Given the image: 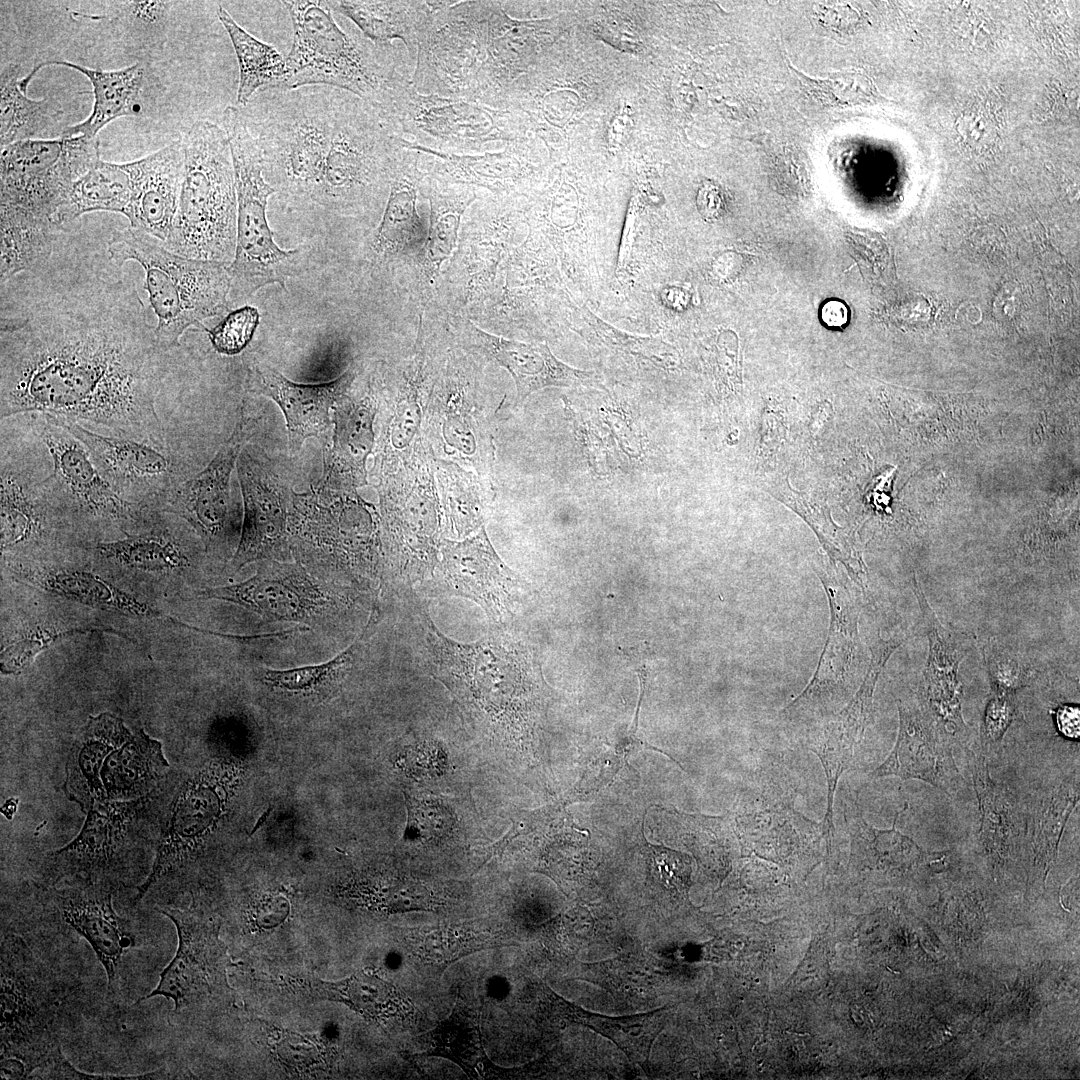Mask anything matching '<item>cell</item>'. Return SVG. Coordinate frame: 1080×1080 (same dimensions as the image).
Returning <instances> with one entry per match:
<instances>
[{
	"instance_id": "cell-1",
	"label": "cell",
	"mask_w": 1080,
	"mask_h": 1080,
	"mask_svg": "<svg viewBox=\"0 0 1080 1080\" xmlns=\"http://www.w3.org/2000/svg\"><path fill=\"white\" fill-rule=\"evenodd\" d=\"M0 418L42 413L185 455L163 403L167 350L115 272L32 269L1 284Z\"/></svg>"
},
{
	"instance_id": "cell-2",
	"label": "cell",
	"mask_w": 1080,
	"mask_h": 1080,
	"mask_svg": "<svg viewBox=\"0 0 1080 1080\" xmlns=\"http://www.w3.org/2000/svg\"><path fill=\"white\" fill-rule=\"evenodd\" d=\"M417 608L426 659L436 677L475 718L492 727L520 725L534 701V665L526 648L501 633L468 644L454 641Z\"/></svg>"
},
{
	"instance_id": "cell-3",
	"label": "cell",
	"mask_w": 1080,
	"mask_h": 1080,
	"mask_svg": "<svg viewBox=\"0 0 1080 1080\" xmlns=\"http://www.w3.org/2000/svg\"><path fill=\"white\" fill-rule=\"evenodd\" d=\"M293 28L280 90L328 86L377 106L394 82L411 73L410 63L392 44L378 45L362 33L352 36L334 20L327 1H282Z\"/></svg>"
},
{
	"instance_id": "cell-4",
	"label": "cell",
	"mask_w": 1080,
	"mask_h": 1080,
	"mask_svg": "<svg viewBox=\"0 0 1080 1080\" xmlns=\"http://www.w3.org/2000/svg\"><path fill=\"white\" fill-rule=\"evenodd\" d=\"M533 31L527 22L512 19L502 1H455L441 15L434 49L463 98L504 109Z\"/></svg>"
},
{
	"instance_id": "cell-5",
	"label": "cell",
	"mask_w": 1080,
	"mask_h": 1080,
	"mask_svg": "<svg viewBox=\"0 0 1080 1080\" xmlns=\"http://www.w3.org/2000/svg\"><path fill=\"white\" fill-rule=\"evenodd\" d=\"M185 155L179 203L164 243L183 257L227 263L237 240V195L228 137L207 120L181 137Z\"/></svg>"
},
{
	"instance_id": "cell-6",
	"label": "cell",
	"mask_w": 1080,
	"mask_h": 1080,
	"mask_svg": "<svg viewBox=\"0 0 1080 1080\" xmlns=\"http://www.w3.org/2000/svg\"><path fill=\"white\" fill-rule=\"evenodd\" d=\"M157 240L129 226L113 233L108 254L120 267L132 260L143 268L144 288L158 319L155 334L169 351L190 326L227 312L232 279L229 264L183 257Z\"/></svg>"
},
{
	"instance_id": "cell-7",
	"label": "cell",
	"mask_w": 1080,
	"mask_h": 1080,
	"mask_svg": "<svg viewBox=\"0 0 1080 1080\" xmlns=\"http://www.w3.org/2000/svg\"><path fill=\"white\" fill-rule=\"evenodd\" d=\"M52 458L33 430L28 414L1 419V554L33 556L53 548L70 527L43 480Z\"/></svg>"
},
{
	"instance_id": "cell-8",
	"label": "cell",
	"mask_w": 1080,
	"mask_h": 1080,
	"mask_svg": "<svg viewBox=\"0 0 1080 1080\" xmlns=\"http://www.w3.org/2000/svg\"><path fill=\"white\" fill-rule=\"evenodd\" d=\"M232 155L237 195V240L229 272L232 287L251 296L263 286L278 283L285 289L287 279L301 272L302 249L282 250L273 240L266 208L275 190L266 181L259 147L238 106L222 113Z\"/></svg>"
},
{
	"instance_id": "cell-9",
	"label": "cell",
	"mask_w": 1080,
	"mask_h": 1080,
	"mask_svg": "<svg viewBox=\"0 0 1080 1080\" xmlns=\"http://www.w3.org/2000/svg\"><path fill=\"white\" fill-rule=\"evenodd\" d=\"M20 939L6 938L1 950V1076L30 1078L61 1055L56 1035L64 998L60 985Z\"/></svg>"
},
{
	"instance_id": "cell-10",
	"label": "cell",
	"mask_w": 1080,
	"mask_h": 1080,
	"mask_svg": "<svg viewBox=\"0 0 1080 1080\" xmlns=\"http://www.w3.org/2000/svg\"><path fill=\"white\" fill-rule=\"evenodd\" d=\"M99 159L98 138L84 135L2 148L0 223L61 230L58 213L70 184Z\"/></svg>"
},
{
	"instance_id": "cell-11",
	"label": "cell",
	"mask_w": 1080,
	"mask_h": 1080,
	"mask_svg": "<svg viewBox=\"0 0 1080 1080\" xmlns=\"http://www.w3.org/2000/svg\"><path fill=\"white\" fill-rule=\"evenodd\" d=\"M400 138L429 150L474 154L512 140L514 117L506 109L474 101L419 93L412 74L401 76L375 107Z\"/></svg>"
},
{
	"instance_id": "cell-12",
	"label": "cell",
	"mask_w": 1080,
	"mask_h": 1080,
	"mask_svg": "<svg viewBox=\"0 0 1080 1080\" xmlns=\"http://www.w3.org/2000/svg\"><path fill=\"white\" fill-rule=\"evenodd\" d=\"M428 442L406 464L377 480L383 547L389 564L407 580L433 574L443 541V515Z\"/></svg>"
},
{
	"instance_id": "cell-13",
	"label": "cell",
	"mask_w": 1080,
	"mask_h": 1080,
	"mask_svg": "<svg viewBox=\"0 0 1080 1080\" xmlns=\"http://www.w3.org/2000/svg\"><path fill=\"white\" fill-rule=\"evenodd\" d=\"M381 517L357 491L312 486L292 492L289 509L291 550L300 557L372 573L379 563Z\"/></svg>"
},
{
	"instance_id": "cell-14",
	"label": "cell",
	"mask_w": 1080,
	"mask_h": 1080,
	"mask_svg": "<svg viewBox=\"0 0 1080 1080\" xmlns=\"http://www.w3.org/2000/svg\"><path fill=\"white\" fill-rule=\"evenodd\" d=\"M27 414L52 458V473L43 484L71 526L97 530L114 527L124 534L144 522L151 509L121 498L78 438L51 415Z\"/></svg>"
},
{
	"instance_id": "cell-15",
	"label": "cell",
	"mask_w": 1080,
	"mask_h": 1080,
	"mask_svg": "<svg viewBox=\"0 0 1080 1080\" xmlns=\"http://www.w3.org/2000/svg\"><path fill=\"white\" fill-rule=\"evenodd\" d=\"M55 419L86 446L115 492L134 505L161 511L171 492L193 476L188 457L149 443L98 434L69 420Z\"/></svg>"
},
{
	"instance_id": "cell-16",
	"label": "cell",
	"mask_w": 1080,
	"mask_h": 1080,
	"mask_svg": "<svg viewBox=\"0 0 1080 1080\" xmlns=\"http://www.w3.org/2000/svg\"><path fill=\"white\" fill-rule=\"evenodd\" d=\"M177 929L178 948L158 985L137 1004L156 996L174 1002L175 1011L210 1004L230 990V959L219 937L220 922L196 910L162 908Z\"/></svg>"
},
{
	"instance_id": "cell-17",
	"label": "cell",
	"mask_w": 1080,
	"mask_h": 1080,
	"mask_svg": "<svg viewBox=\"0 0 1080 1080\" xmlns=\"http://www.w3.org/2000/svg\"><path fill=\"white\" fill-rule=\"evenodd\" d=\"M256 421L245 416L244 408L229 438L199 473L177 486L167 498L162 512L183 519L196 533L207 552L227 555L235 529L230 497V479L238 456L252 436Z\"/></svg>"
},
{
	"instance_id": "cell-18",
	"label": "cell",
	"mask_w": 1080,
	"mask_h": 1080,
	"mask_svg": "<svg viewBox=\"0 0 1080 1080\" xmlns=\"http://www.w3.org/2000/svg\"><path fill=\"white\" fill-rule=\"evenodd\" d=\"M260 562L252 577L230 585L205 588L200 595L204 599L241 606L269 621L304 626L322 623L337 611L335 595L300 562Z\"/></svg>"
},
{
	"instance_id": "cell-19",
	"label": "cell",
	"mask_w": 1080,
	"mask_h": 1080,
	"mask_svg": "<svg viewBox=\"0 0 1080 1080\" xmlns=\"http://www.w3.org/2000/svg\"><path fill=\"white\" fill-rule=\"evenodd\" d=\"M236 469L244 515L230 567L236 572L255 561H286L291 551L288 524L293 490L256 446L243 447Z\"/></svg>"
},
{
	"instance_id": "cell-20",
	"label": "cell",
	"mask_w": 1080,
	"mask_h": 1080,
	"mask_svg": "<svg viewBox=\"0 0 1080 1080\" xmlns=\"http://www.w3.org/2000/svg\"><path fill=\"white\" fill-rule=\"evenodd\" d=\"M446 373L430 392L424 437L435 459L464 464L488 485L494 447L487 416L479 405L475 387L463 382L453 366Z\"/></svg>"
},
{
	"instance_id": "cell-21",
	"label": "cell",
	"mask_w": 1080,
	"mask_h": 1080,
	"mask_svg": "<svg viewBox=\"0 0 1080 1080\" xmlns=\"http://www.w3.org/2000/svg\"><path fill=\"white\" fill-rule=\"evenodd\" d=\"M432 575L439 590L476 602L494 623L511 615L524 588L493 548L484 526L461 541L444 538Z\"/></svg>"
},
{
	"instance_id": "cell-22",
	"label": "cell",
	"mask_w": 1080,
	"mask_h": 1080,
	"mask_svg": "<svg viewBox=\"0 0 1080 1080\" xmlns=\"http://www.w3.org/2000/svg\"><path fill=\"white\" fill-rule=\"evenodd\" d=\"M51 891L61 920L82 936L102 964L109 989L115 991L123 957L134 946L129 922L113 907L105 881L75 875Z\"/></svg>"
},
{
	"instance_id": "cell-23",
	"label": "cell",
	"mask_w": 1080,
	"mask_h": 1080,
	"mask_svg": "<svg viewBox=\"0 0 1080 1080\" xmlns=\"http://www.w3.org/2000/svg\"><path fill=\"white\" fill-rule=\"evenodd\" d=\"M899 730L888 757L871 779L897 776L924 781L951 796L961 781L952 752L951 736L936 721L926 703L899 700Z\"/></svg>"
},
{
	"instance_id": "cell-24",
	"label": "cell",
	"mask_w": 1080,
	"mask_h": 1080,
	"mask_svg": "<svg viewBox=\"0 0 1080 1080\" xmlns=\"http://www.w3.org/2000/svg\"><path fill=\"white\" fill-rule=\"evenodd\" d=\"M817 575L830 606V625L818 666L805 689L783 710L800 711L830 707L843 697L858 645V607L848 586L836 573L819 570Z\"/></svg>"
},
{
	"instance_id": "cell-25",
	"label": "cell",
	"mask_w": 1080,
	"mask_h": 1080,
	"mask_svg": "<svg viewBox=\"0 0 1080 1080\" xmlns=\"http://www.w3.org/2000/svg\"><path fill=\"white\" fill-rule=\"evenodd\" d=\"M2 560L5 569L19 582L92 607L180 624V621L163 615L82 564L67 561V557L44 553V556H4Z\"/></svg>"
},
{
	"instance_id": "cell-26",
	"label": "cell",
	"mask_w": 1080,
	"mask_h": 1080,
	"mask_svg": "<svg viewBox=\"0 0 1080 1080\" xmlns=\"http://www.w3.org/2000/svg\"><path fill=\"white\" fill-rule=\"evenodd\" d=\"M355 367L338 378L321 384L295 383L272 367L255 362L247 368L246 387L251 393L272 399L281 409L288 429L291 454L306 439L320 437L330 426V410L352 388Z\"/></svg>"
},
{
	"instance_id": "cell-27",
	"label": "cell",
	"mask_w": 1080,
	"mask_h": 1080,
	"mask_svg": "<svg viewBox=\"0 0 1080 1080\" xmlns=\"http://www.w3.org/2000/svg\"><path fill=\"white\" fill-rule=\"evenodd\" d=\"M380 402L379 392L370 383L367 391H349L335 404L332 445L324 453L318 486L356 491L368 484L366 461L375 446L373 426Z\"/></svg>"
},
{
	"instance_id": "cell-28",
	"label": "cell",
	"mask_w": 1080,
	"mask_h": 1080,
	"mask_svg": "<svg viewBox=\"0 0 1080 1080\" xmlns=\"http://www.w3.org/2000/svg\"><path fill=\"white\" fill-rule=\"evenodd\" d=\"M168 513L150 510L145 521L124 537L86 546L106 564L145 573L174 574L190 570L198 547L172 521Z\"/></svg>"
},
{
	"instance_id": "cell-29",
	"label": "cell",
	"mask_w": 1080,
	"mask_h": 1080,
	"mask_svg": "<svg viewBox=\"0 0 1080 1080\" xmlns=\"http://www.w3.org/2000/svg\"><path fill=\"white\" fill-rule=\"evenodd\" d=\"M139 801L107 800L92 807L79 834L51 854L65 875L106 881L116 872L126 856Z\"/></svg>"
},
{
	"instance_id": "cell-30",
	"label": "cell",
	"mask_w": 1080,
	"mask_h": 1080,
	"mask_svg": "<svg viewBox=\"0 0 1080 1080\" xmlns=\"http://www.w3.org/2000/svg\"><path fill=\"white\" fill-rule=\"evenodd\" d=\"M462 329L469 348L510 373L516 386L517 404L546 387L590 386L595 382L593 372L560 361L545 342L507 339L490 334L471 321H464Z\"/></svg>"
},
{
	"instance_id": "cell-31",
	"label": "cell",
	"mask_w": 1080,
	"mask_h": 1080,
	"mask_svg": "<svg viewBox=\"0 0 1080 1080\" xmlns=\"http://www.w3.org/2000/svg\"><path fill=\"white\" fill-rule=\"evenodd\" d=\"M128 164L133 185L126 217L130 227L164 243L177 212L184 176L181 138Z\"/></svg>"
},
{
	"instance_id": "cell-32",
	"label": "cell",
	"mask_w": 1080,
	"mask_h": 1080,
	"mask_svg": "<svg viewBox=\"0 0 1080 1080\" xmlns=\"http://www.w3.org/2000/svg\"><path fill=\"white\" fill-rule=\"evenodd\" d=\"M913 588L929 642L924 672V702L940 726L952 738H958L968 731L962 716L963 692L958 680V669L964 653L930 607L916 577Z\"/></svg>"
},
{
	"instance_id": "cell-33",
	"label": "cell",
	"mask_w": 1080,
	"mask_h": 1080,
	"mask_svg": "<svg viewBox=\"0 0 1080 1080\" xmlns=\"http://www.w3.org/2000/svg\"><path fill=\"white\" fill-rule=\"evenodd\" d=\"M123 720L110 713L89 716L77 735L66 762L65 796L84 813L106 802L101 768L108 755L131 736Z\"/></svg>"
},
{
	"instance_id": "cell-34",
	"label": "cell",
	"mask_w": 1080,
	"mask_h": 1080,
	"mask_svg": "<svg viewBox=\"0 0 1080 1080\" xmlns=\"http://www.w3.org/2000/svg\"><path fill=\"white\" fill-rule=\"evenodd\" d=\"M50 65L65 66L80 72L88 78L93 88L94 104L90 115L78 124L65 127L61 137L84 135L95 138L98 132L113 120L136 115L140 111V94L146 76L143 63L106 71L66 60H47L35 65L27 76L20 79L21 89L26 92L35 74Z\"/></svg>"
},
{
	"instance_id": "cell-35",
	"label": "cell",
	"mask_w": 1080,
	"mask_h": 1080,
	"mask_svg": "<svg viewBox=\"0 0 1080 1080\" xmlns=\"http://www.w3.org/2000/svg\"><path fill=\"white\" fill-rule=\"evenodd\" d=\"M872 715V698L856 692L848 704L822 727L809 746L820 759L827 781V808L821 822L822 835L827 843H830L835 831L833 803L838 781L850 767L855 748L863 739Z\"/></svg>"
},
{
	"instance_id": "cell-36",
	"label": "cell",
	"mask_w": 1080,
	"mask_h": 1080,
	"mask_svg": "<svg viewBox=\"0 0 1080 1080\" xmlns=\"http://www.w3.org/2000/svg\"><path fill=\"white\" fill-rule=\"evenodd\" d=\"M328 5L350 19L375 44L399 39L415 64L419 34L431 14L429 1L334 0Z\"/></svg>"
},
{
	"instance_id": "cell-37",
	"label": "cell",
	"mask_w": 1080,
	"mask_h": 1080,
	"mask_svg": "<svg viewBox=\"0 0 1080 1080\" xmlns=\"http://www.w3.org/2000/svg\"><path fill=\"white\" fill-rule=\"evenodd\" d=\"M169 767L162 743L139 729L112 751L101 768L106 797L112 801L146 796Z\"/></svg>"
},
{
	"instance_id": "cell-38",
	"label": "cell",
	"mask_w": 1080,
	"mask_h": 1080,
	"mask_svg": "<svg viewBox=\"0 0 1080 1080\" xmlns=\"http://www.w3.org/2000/svg\"><path fill=\"white\" fill-rule=\"evenodd\" d=\"M550 1000L561 1018L587 1027L613 1042L628 1058L647 1069L651 1049L665 1028L669 1007L625 1016H607L585 1010L552 993Z\"/></svg>"
},
{
	"instance_id": "cell-39",
	"label": "cell",
	"mask_w": 1080,
	"mask_h": 1080,
	"mask_svg": "<svg viewBox=\"0 0 1080 1080\" xmlns=\"http://www.w3.org/2000/svg\"><path fill=\"white\" fill-rule=\"evenodd\" d=\"M20 66L5 65L0 79V146L1 149L21 141L50 140L61 137L60 120L63 111L58 102L27 97L20 87Z\"/></svg>"
},
{
	"instance_id": "cell-40",
	"label": "cell",
	"mask_w": 1080,
	"mask_h": 1080,
	"mask_svg": "<svg viewBox=\"0 0 1080 1080\" xmlns=\"http://www.w3.org/2000/svg\"><path fill=\"white\" fill-rule=\"evenodd\" d=\"M309 992L319 999L343 1003L374 1021L394 1017L414 1020L421 1015L401 990L368 970L356 971L337 982L311 979Z\"/></svg>"
},
{
	"instance_id": "cell-41",
	"label": "cell",
	"mask_w": 1080,
	"mask_h": 1080,
	"mask_svg": "<svg viewBox=\"0 0 1080 1080\" xmlns=\"http://www.w3.org/2000/svg\"><path fill=\"white\" fill-rule=\"evenodd\" d=\"M969 764L979 812V836L986 850L1002 859L1024 834L1020 813L1010 794L991 777L986 753L969 751Z\"/></svg>"
},
{
	"instance_id": "cell-42",
	"label": "cell",
	"mask_w": 1080,
	"mask_h": 1080,
	"mask_svg": "<svg viewBox=\"0 0 1080 1080\" xmlns=\"http://www.w3.org/2000/svg\"><path fill=\"white\" fill-rule=\"evenodd\" d=\"M133 185L128 162L111 163L97 160L69 186L58 213L63 227L81 215L95 211L121 213L128 216Z\"/></svg>"
},
{
	"instance_id": "cell-43",
	"label": "cell",
	"mask_w": 1080,
	"mask_h": 1080,
	"mask_svg": "<svg viewBox=\"0 0 1080 1080\" xmlns=\"http://www.w3.org/2000/svg\"><path fill=\"white\" fill-rule=\"evenodd\" d=\"M1079 773L1040 789L1028 810L1024 834L1035 863L1046 875L1055 859L1067 821L1079 802Z\"/></svg>"
},
{
	"instance_id": "cell-44",
	"label": "cell",
	"mask_w": 1080,
	"mask_h": 1080,
	"mask_svg": "<svg viewBox=\"0 0 1080 1080\" xmlns=\"http://www.w3.org/2000/svg\"><path fill=\"white\" fill-rule=\"evenodd\" d=\"M423 177L415 151L406 149L392 180L382 220L373 244L381 253H393L419 240L422 220L416 209L417 190Z\"/></svg>"
},
{
	"instance_id": "cell-45",
	"label": "cell",
	"mask_w": 1080,
	"mask_h": 1080,
	"mask_svg": "<svg viewBox=\"0 0 1080 1080\" xmlns=\"http://www.w3.org/2000/svg\"><path fill=\"white\" fill-rule=\"evenodd\" d=\"M434 466L444 534L466 538L483 526L487 485L457 463L435 459Z\"/></svg>"
},
{
	"instance_id": "cell-46",
	"label": "cell",
	"mask_w": 1080,
	"mask_h": 1080,
	"mask_svg": "<svg viewBox=\"0 0 1080 1080\" xmlns=\"http://www.w3.org/2000/svg\"><path fill=\"white\" fill-rule=\"evenodd\" d=\"M217 15L227 31L239 66L237 103L246 106L259 92L282 89L286 79V60L271 45L266 44L240 26L222 6Z\"/></svg>"
},
{
	"instance_id": "cell-47",
	"label": "cell",
	"mask_w": 1080,
	"mask_h": 1080,
	"mask_svg": "<svg viewBox=\"0 0 1080 1080\" xmlns=\"http://www.w3.org/2000/svg\"><path fill=\"white\" fill-rule=\"evenodd\" d=\"M430 1047L426 1055L453 1061L472 1078L488 1075V1057L483 1048L480 1014L459 994L449 1016L428 1034Z\"/></svg>"
},
{
	"instance_id": "cell-48",
	"label": "cell",
	"mask_w": 1080,
	"mask_h": 1080,
	"mask_svg": "<svg viewBox=\"0 0 1080 1080\" xmlns=\"http://www.w3.org/2000/svg\"><path fill=\"white\" fill-rule=\"evenodd\" d=\"M437 181L423 173L419 188L430 202V227L424 242V260L438 268L455 248L464 211L477 199L473 187Z\"/></svg>"
},
{
	"instance_id": "cell-49",
	"label": "cell",
	"mask_w": 1080,
	"mask_h": 1080,
	"mask_svg": "<svg viewBox=\"0 0 1080 1080\" xmlns=\"http://www.w3.org/2000/svg\"><path fill=\"white\" fill-rule=\"evenodd\" d=\"M375 616L374 611L360 637L334 658L316 665L289 669L267 668L262 673L263 680L273 687L290 692H309L336 682L353 666L363 640L375 623Z\"/></svg>"
},
{
	"instance_id": "cell-50",
	"label": "cell",
	"mask_w": 1080,
	"mask_h": 1080,
	"mask_svg": "<svg viewBox=\"0 0 1080 1080\" xmlns=\"http://www.w3.org/2000/svg\"><path fill=\"white\" fill-rule=\"evenodd\" d=\"M790 70L809 94L830 107L868 104L878 98L872 79L857 69L836 71L826 78H813L789 63Z\"/></svg>"
},
{
	"instance_id": "cell-51",
	"label": "cell",
	"mask_w": 1080,
	"mask_h": 1080,
	"mask_svg": "<svg viewBox=\"0 0 1080 1080\" xmlns=\"http://www.w3.org/2000/svg\"><path fill=\"white\" fill-rule=\"evenodd\" d=\"M172 4L168 1L114 2L112 22L133 45L145 48L162 45Z\"/></svg>"
},
{
	"instance_id": "cell-52",
	"label": "cell",
	"mask_w": 1080,
	"mask_h": 1080,
	"mask_svg": "<svg viewBox=\"0 0 1080 1080\" xmlns=\"http://www.w3.org/2000/svg\"><path fill=\"white\" fill-rule=\"evenodd\" d=\"M87 632H108L125 636L110 627L59 628L38 625L21 633L19 637L2 650L0 654L1 672L3 674H19L34 660L37 654L58 639Z\"/></svg>"
},
{
	"instance_id": "cell-53",
	"label": "cell",
	"mask_w": 1080,
	"mask_h": 1080,
	"mask_svg": "<svg viewBox=\"0 0 1080 1080\" xmlns=\"http://www.w3.org/2000/svg\"><path fill=\"white\" fill-rule=\"evenodd\" d=\"M407 822L403 838L414 843L438 840L451 830L453 817L440 803L420 800L404 792Z\"/></svg>"
},
{
	"instance_id": "cell-54",
	"label": "cell",
	"mask_w": 1080,
	"mask_h": 1080,
	"mask_svg": "<svg viewBox=\"0 0 1080 1080\" xmlns=\"http://www.w3.org/2000/svg\"><path fill=\"white\" fill-rule=\"evenodd\" d=\"M649 867L657 883L673 897L688 900L691 885V859L686 854L663 846L646 844Z\"/></svg>"
},
{
	"instance_id": "cell-55",
	"label": "cell",
	"mask_w": 1080,
	"mask_h": 1080,
	"mask_svg": "<svg viewBox=\"0 0 1080 1080\" xmlns=\"http://www.w3.org/2000/svg\"><path fill=\"white\" fill-rule=\"evenodd\" d=\"M376 904L390 913L431 911L443 902L423 883L409 878L391 881L375 893Z\"/></svg>"
},
{
	"instance_id": "cell-56",
	"label": "cell",
	"mask_w": 1080,
	"mask_h": 1080,
	"mask_svg": "<svg viewBox=\"0 0 1080 1080\" xmlns=\"http://www.w3.org/2000/svg\"><path fill=\"white\" fill-rule=\"evenodd\" d=\"M259 319V312L255 307L243 306L229 312L216 327L211 330L206 329V331L217 352L236 355L252 339Z\"/></svg>"
},
{
	"instance_id": "cell-57",
	"label": "cell",
	"mask_w": 1080,
	"mask_h": 1080,
	"mask_svg": "<svg viewBox=\"0 0 1080 1080\" xmlns=\"http://www.w3.org/2000/svg\"><path fill=\"white\" fill-rule=\"evenodd\" d=\"M983 650L991 691L1015 695L1028 684L1030 670L1018 656L1000 649L997 644L989 643Z\"/></svg>"
},
{
	"instance_id": "cell-58",
	"label": "cell",
	"mask_w": 1080,
	"mask_h": 1080,
	"mask_svg": "<svg viewBox=\"0 0 1080 1080\" xmlns=\"http://www.w3.org/2000/svg\"><path fill=\"white\" fill-rule=\"evenodd\" d=\"M1015 715V695L991 691L980 731L981 751L998 747Z\"/></svg>"
},
{
	"instance_id": "cell-59",
	"label": "cell",
	"mask_w": 1080,
	"mask_h": 1080,
	"mask_svg": "<svg viewBox=\"0 0 1080 1080\" xmlns=\"http://www.w3.org/2000/svg\"><path fill=\"white\" fill-rule=\"evenodd\" d=\"M956 130L963 143L976 151L989 149L997 139L994 122L979 112L963 114L957 121Z\"/></svg>"
},
{
	"instance_id": "cell-60",
	"label": "cell",
	"mask_w": 1080,
	"mask_h": 1080,
	"mask_svg": "<svg viewBox=\"0 0 1080 1080\" xmlns=\"http://www.w3.org/2000/svg\"><path fill=\"white\" fill-rule=\"evenodd\" d=\"M401 764L413 774H440L444 769L445 755L432 742H423L407 748L401 756Z\"/></svg>"
},
{
	"instance_id": "cell-61",
	"label": "cell",
	"mask_w": 1080,
	"mask_h": 1080,
	"mask_svg": "<svg viewBox=\"0 0 1080 1080\" xmlns=\"http://www.w3.org/2000/svg\"><path fill=\"white\" fill-rule=\"evenodd\" d=\"M1056 722L1059 731L1070 739H1078L1080 735V712L1077 705L1060 706L1056 713Z\"/></svg>"
},
{
	"instance_id": "cell-62",
	"label": "cell",
	"mask_w": 1080,
	"mask_h": 1080,
	"mask_svg": "<svg viewBox=\"0 0 1080 1080\" xmlns=\"http://www.w3.org/2000/svg\"><path fill=\"white\" fill-rule=\"evenodd\" d=\"M822 319L829 326H842L848 320V310L844 303L832 300L824 304Z\"/></svg>"
},
{
	"instance_id": "cell-63",
	"label": "cell",
	"mask_w": 1080,
	"mask_h": 1080,
	"mask_svg": "<svg viewBox=\"0 0 1080 1080\" xmlns=\"http://www.w3.org/2000/svg\"><path fill=\"white\" fill-rule=\"evenodd\" d=\"M272 809H273V807H272V806H269V807H268V808H267V809H266V810H265V811H264V812L262 813V815H260V817H259V818H258V820L256 821V823H255L254 827H253V828H252V830L250 831V833H249V836H252V835H253V834H254V833H255V832H256V831H257V830H258V829H259V828H260V827H261V826H262V825H263V824L265 823V822H266V820L268 819V817H269V815H270V813H271Z\"/></svg>"
}]
</instances>
